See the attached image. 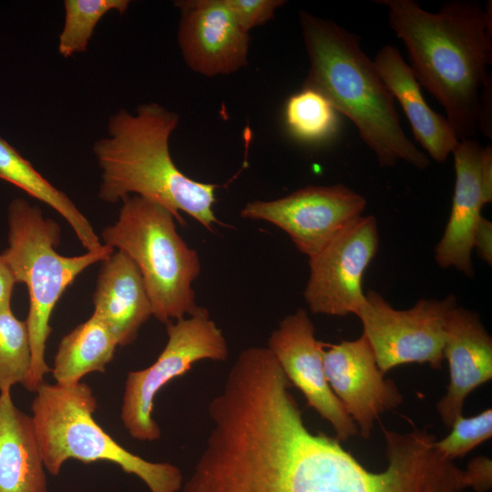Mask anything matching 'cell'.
<instances>
[{"mask_svg": "<svg viewBox=\"0 0 492 492\" xmlns=\"http://www.w3.org/2000/svg\"><path fill=\"white\" fill-rule=\"evenodd\" d=\"M468 487L477 492H487L492 486V461L487 456L472 459L464 470Z\"/></svg>", "mask_w": 492, "mask_h": 492, "instance_id": "cell-27", "label": "cell"}, {"mask_svg": "<svg viewBox=\"0 0 492 492\" xmlns=\"http://www.w3.org/2000/svg\"><path fill=\"white\" fill-rule=\"evenodd\" d=\"M31 344L26 321L12 309L0 313V392L24 385L31 370Z\"/></svg>", "mask_w": 492, "mask_h": 492, "instance_id": "cell-24", "label": "cell"}, {"mask_svg": "<svg viewBox=\"0 0 492 492\" xmlns=\"http://www.w3.org/2000/svg\"><path fill=\"white\" fill-rule=\"evenodd\" d=\"M15 283L16 280L11 267L0 253V313L11 309V299Z\"/></svg>", "mask_w": 492, "mask_h": 492, "instance_id": "cell-29", "label": "cell"}, {"mask_svg": "<svg viewBox=\"0 0 492 492\" xmlns=\"http://www.w3.org/2000/svg\"><path fill=\"white\" fill-rule=\"evenodd\" d=\"M451 427V432L445 438L436 440L435 447L443 457L453 461L491 438L492 410L487 408L471 417L458 415Z\"/></svg>", "mask_w": 492, "mask_h": 492, "instance_id": "cell-25", "label": "cell"}, {"mask_svg": "<svg viewBox=\"0 0 492 492\" xmlns=\"http://www.w3.org/2000/svg\"><path fill=\"white\" fill-rule=\"evenodd\" d=\"M93 303V314L108 326L120 346L133 343L152 315L140 271L124 251H114L102 261Z\"/></svg>", "mask_w": 492, "mask_h": 492, "instance_id": "cell-17", "label": "cell"}, {"mask_svg": "<svg viewBox=\"0 0 492 492\" xmlns=\"http://www.w3.org/2000/svg\"><path fill=\"white\" fill-rule=\"evenodd\" d=\"M379 245L376 219L360 216L309 258L304 299L313 313L357 314L365 301L362 282Z\"/></svg>", "mask_w": 492, "mask_h": 492, "instance_id": "cell-10", "label": "cell"}, {"mask_svg": "<svg viewBox=\"0 0 492 492\" xmlns=\"http://www.w3.org/2000/svg\"><path fill=\"white\" fill-rule=\"evenodd\" d=\"M323 366L331 389L364 438L371 436L374 421L381 414L403 401L395 383L385 379L378 368L364 334L353 341L326 343Z\"/></svg>", "mask_w": 492, "mask_h": 492, "instance_id": "cell-14", "label": "cell"}, {"mask_svg": "<svg viewBox=\"0 0 492 492\" xmlns=\"http://www.w3.org/2000/svg\"><path fill=\"white\" fill-rule=\"evenodd\" d=\"M32 402V420L46 470L57 476L69 459L108 461L138 477L149 492H179L184 480L170 463L146 460L116 442L94 419L97 401L85 383H44Z\"/></svg>", "mask_w": 492, "mask_h": 492, "instance_id": "cell-6", "label": "cell"}, {"mask_svg": "<svg viewBox=\"0 0 492 492\" xmlns=\"http://www.w3.org/2000/svg\"><path fill=\"white\" fill-rule=\"evenodd\" d=\"M473 248L477 255L487 264L492 263V223L482 217L474 234Z\"/></svg>", "mask_w": 492, "mask_h": 492, "instance_id": "cell-28", "label": "cell"}, {"mask_svg": "<svg viewBox=\"0 0 492 492\" xmlns=\"http://www.w3.org/2000/svg\"><path fill=\"white\" fill-rule=\"evenodd\" d=\"M8 247L2 252L16 282L25 283L29 293V312L26 320L31 344V370L23 385L36 393L51 373L45 360L46 344L51 333V313L74 280L90 265L108 258L115 249L108 245L78 256H64L56 248L60 242V228L45 218L36 205L22 198L9 203Z\"/></svg>", "mask_w": 492, "mask_h": 492, "instance_id": "cell-5", "label": "cell"}, {"mask_svg": "<svg viewBox=\"0 0 492 492\" xmlns=\"http://www.w3.org/2000/svg\"><path fill=\"white\" fill-rule=\"evenodd\" d=\"M456 306V297L449 295L442 300L422 299L410 309L397 310L380 293L369 291L356 315L383 374L413 363L439 369L446 324Z\"/></svg>", "mask_w": 492, "mask_h": 492, "instance_id": "cell-9", "label": "cell"}, {"mask_svg": "<svg viewBox=\"0 0 492 492\" xmlns=\"http://www.w3.org/2000/svg\"><path fill=\"white\" fill-rule=\"evenodd\" d=\"M180 11L178 43L185 63L196 73H233L248 61L249 33L225 0L176 1Z\"/></svg>", "mask_w": 492, "mask_h": 492, "instance_id": "cell-15", "label": "cell"}, {"mask_svg": "<svg viewBox=\"0 0 492 492\" xmlns=\"http://www.w3.org/2000/svg\"><path fill=\"white\" fill-rule=\"evenodd\" d=\"M179 122L177 113L155 102L139 105L135 114L113 113L108 136L93 146L102 171L98 197L117 203L138 195L167 208L181 225L179 211L211 231L220 224L212 210L218 186L194 180L175 165L169 143Z\"/></svg>", "mask_w": 492, "mask_h": 492, "instance_id": "cell-3", "label": "cell"}, {"mask_svg": "<svg viewBox=\"0 0 492 492\" xmlns=\"http://www.w3.org/2000/svg\"><path fill=\"white\" fill-rule=\"evenodd\" d=\"M452 154L456 171L452 208L435 260L441 268L454 267L472 276L474 234L483 206L492 201V149L470 138L459 141Z\"/></svg>", "mask_w": 492, "mask_h": 492, "instance_id": "cell-13", "label": "cell"}, {"mask_svg": "<svg viewBox=\"0 0 492 492\" xmlns=\"http://www.w3.org/2000/svg\"><path fill=\"white\" fill-rule=\"evenodd\" d=\"M292 386L273 371L227 402L180 492H459L425 430L383 427L387 466L372 472L337 437L309 430Z\"/></svg>", "mask_w": 492, "mask_h": 492, "instance_id": "cell-1", "label": "cell"}, {"mask_svg": "<svg viewBox=\"0 0 492 492\" xmlns=\"http://www.w3.org/2000/svg\"><path fill=\"white\" fill-rule=\"evenodd\" d=\"M0 179L57 211L87 251L103 248L91 223L66 193L51 184L12 145L0 137Z\"/></svg>", "mask_w": 492, "mask_h": 492, "instance_id": "cell-20", "label": "cell"}, {"mask_svg": "<svg viewBox=\"0 0 492 492\" xmlns=\"http://www.w3.org/2000/svg\"><path fill=\"white\" fill-rule=\"evenodd\" d=\"M117 346L108 326L92 314L61 339L51 369L56 384L71 385L87 374L105 373Z\"/></svg>", "mask_w": 492, "mask_h": 492, "instance_id": "cell-21", "label": "cell"}, {"mask_svg": "<svg viewBox=\"0 0 492 492\" xmlns=\"http://www.w3.org/2000/svg\"><path fill=\"white\" fill-rule=\"evenodd\" d=\"M299 20L310 67L302 87L322 94L348 118L381 167L404 160L424 169L427 156L407 138L395 98L359 37L332 20L301 11Z\"/></svg>", "mask_w": 492, "mask_h": 492, "instance_id": "cell-4", "label": "cell"}, {"mask_svg": "<svg viewBox=\"0 0 492 492\" xmlns=\"http://www.w3.org/2000/svg\"><path fill=\"white\" fill-rule=\"evenodd\" d=\"M284 120L294 138L310 143L328 140L338 128L335 109L322 94L307 87L288 98Z\"/></svg>", "mask_w": 492, "mask_h": 492, "instance_id": "cell-22", "label": "cell"}, {"mask_svg": "<svg viewBox=\"0 0 492 492\" xmlns=\"http://www.w3.org/2000/svg\"><path fill=\"white\" fill-rule=\"evenodd\" d=\"M374 62L391 95L400 103L415 139L435 161L446 160L459 140L446 118L425 102L410 66L391 45L384 46Z\"/></svg>", "mask_w": 492, "mask_h": 492, "instance_id": "cell-18", "label": "cell"}, {"mask_svg": "<svg viewBox=\"0 0 492 492\" xmlns=\"http://www.w3.org/2000/svg\"><path fill=\"white\" fill-rule=\"evenodd\" d=\"M326 343L315 337V329L305 310L300 308L282 319L270 335L267 348L273 354L292 385L333 427L340 441L357 434V426L331 389L324 373Z\"/></svg>", "mask_w": 492, "mask_h": 492, "instance_id": "cell-12", "label": "cell"}, {"mask_svg": "<svg viewBox=\"0 0 492 492\" xmlns=\"http://www.w3.org/2000/svg\"><path fill=\"white\" fill-rule=\"evenodd\" d=\"M128 0H65V21L58 37V52L70 57L87 49L94 29L101 18L110 11L124 14Z\"/></svg>", "mask_w": 492, "mask_h": 492, "instance_id": "cell-23", "label": "cell"}, {"mask_svg": "<svg viewBox=\"0 0 492 492\" xmlns=\"http://www.w3.org/2000/svg\"><path fill=\"white\" fill-rule=\"evenodd\" d=\"M374 2L387 7L416 80L442 105L457 139L473 138L481 91L491 79V5L456 0L432 13L414 0Z\"/></svg>", "mask_w": 492, "mask_h": 492, "instance_id": "cell-2", "label": "cell"}, {"mask_svg": "<svg viewBox=\"0 0 492 492\" xmlns=\"http://www.w3.org/2000/svg\"><path fill=\"white\" fill-rule=\"evenodd\" d=\"M236 21L246 32L273 18L282 0H225Z\"/></svg>", "mask_w": 492, "mask_h": 492, "instance_id": "cell-26", "label": "cell"}, {"mask_svg": "<svg viewBox=\"0 0 492 492\" xmlns=\"http://www.w3.org/2000/svg\"><path fill=\"white\" fill-rule=\"evenodd\" d=\"M365 206L364 197L343 184L307 186L281 199L250 201L241 217L279 227L310 258L362 216Z\"/></svg>", "mask_w": 492, "mask_h": 492, "instance_id": "cell-11", "label": "cell"}, {"mask_svg": "<svg viewBox=\"0 0 492 492\" xmlns=\"http://www.w3.org/2000/svg\"><path fill=\"white\" fill-rule=\"evenodd\" d=\"M122 202L118 220L102 231L105 245L136 263L157 320L168 323L190 315L198 307L191 286L200 272L197 251L179 235L164 206L138 195Z\"/></svg>", "mask_w": 492, "mask_h": 492, "instance_id": "cell-7", "label": "cell"}, {"mask_svg": "<svg viewBox=\"0 0 492 492\" xmlns=\"http://www.w3.org/2000/svg\"><path fill=\"white\" fill-rule=\"evenodd\" d=\"M46 471L31 415L0 392V492H49Z\"/></svg>", "mask_w": 492, "mask_h": 492, "instance_id": "cell-19", "label": "cell"}, {"mask_svg": "<svg viewBox=\"0 0 492 492\" xmlns=\"http://www.w3.org/2000/svg\"><path fill=\"white\" fill-rule=\"evenodd\" d=\"M443 355L450 379L436 408L443 423L451 426L462 415L467 395L492 378V339L477 313L458 306L452 311Z\"/></svg>", "mask_w": 492, "mask_h": 492, "instance_id": "cell-16", "label": "cell"}, {"mask_svg": "<svg viewBox=\"0 0 492 492\" xmlns=\"http://www.w3.org/2000/svg\"><path fill=\"white\" fill-rule=\"evenodd\" d=\"M166 325L169 339L158 359L145 369L128 372L125 383L120 417L130 436L140 441L160 437L152 415L155 396L162 387L196 362L225 361L229 355L221 330L204 307Z\"/></svg>", "mask_w": 492, "mask_h": 492, "instance_id": "cell-8", "label": "cell"}]
</instances>
